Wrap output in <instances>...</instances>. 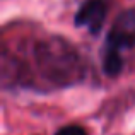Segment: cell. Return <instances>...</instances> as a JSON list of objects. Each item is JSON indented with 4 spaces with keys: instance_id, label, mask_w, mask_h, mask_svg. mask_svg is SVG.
Returning a JSON list of instances; mask_svg holds the SVG:
<instances>
[{
    "instance_id": "1",
    "label": "cell",
    "mask_w": 135,
    "mask_h": 135,
    "mask_svg": "<svg viewBox=\"0 0 135 135\" xmlns=\"http://www.w3.org/2000/svg\"><path fill=\"white\" fill-rule=\"evenodd\" d=\"M108 46L116 50L135 46V7L122 12L108 33Z\"/></svg>"
},
{
    "instance_id": "2",
    "label": "cell",
    "mask_w": 135,
    "mask_h": 135,
    "mask_svg": "<svg viewBox=\"0 0 135 135\" xmlns=\"http://www.w3.org/2000/svg\"><path fill=\"white\" fill-rule=\"evenodd\" d=\"M106 5L104 0H86L75 14V24L80 27H87L91 33H98L106 19Z\"/></svg>"
},
{
    "instance_id": "3",
    "label": "cell",
    "mask_w": 135,
    "mask_h": 135,
    "mask_svg": "<svg viewBox=\"0 0 135 135\" xmlns=\"http://www.w3.org/2000/svg\"><path fill=\"white\" fill-rule=\"evenodd\" d=\"M122 67H123V60L120 56L118 50L109 46L104 55V72L108 75H118L122 72Z\"/></svg>"
},
{
    "instance_id": "4",
    "label": "cell",
    "mask_w": 135,
    "mask_h": 135,
    "mask_svg": "<svg viewBox=\"0 0 135 135\" xmlns=\"http://www.w3.org/2000/svg\"><path fill=\"white\" fill-rule=\"evenodd\" d=\"M55 135H87L86 128L79 125H67V127H62Z\"/></svg>"
}]
</instances>
